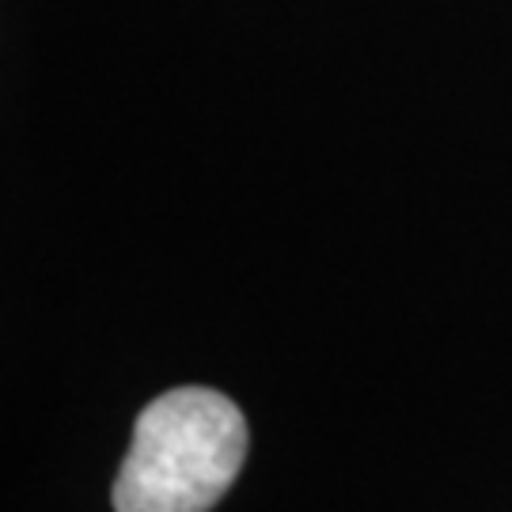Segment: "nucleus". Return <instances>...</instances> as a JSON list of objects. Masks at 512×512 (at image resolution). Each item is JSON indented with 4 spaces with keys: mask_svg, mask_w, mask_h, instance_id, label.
Returning <instances> with one entry per match:
<instances>
[{
    "mask_svg": "<svg viewBox=\"0 0 512 512\" xmlns=\"http://www.w3.org/2000/svg\"><path fill=\"white\" fill-rule=\"evenodd\" d=\"M247 459V418L213 387H175L141 410L114 478V512H209Z\"/></svg>",
    "mask_w": 512,
    "mask_h": 512,
    "instance_id": "1",
    "label": "nucleus"
}]
</instances>
